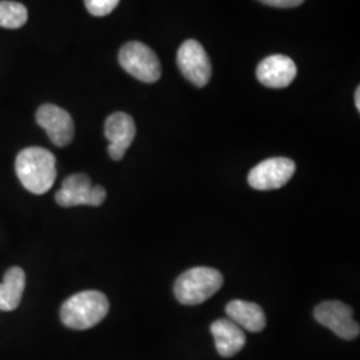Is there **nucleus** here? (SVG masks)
Returning a JSON list of instances; mask_svg holds the SVG:
<instances>
[{
	"instance_id": "3",
	"label": "nucleus",
	"mask_w": 360,
	"mask_h": 360,
	"mask_svg": "<svg viewBox=\"0 0 360 360\" xmlns=\"http://www.w3.org/2000/svg\"><path fill=\"white\" fill-rule=\"evenodd\" d=\"M223 275L211 267H193L178 278L174 292L184 306H196L215 295L223 285Z\"/></svg>"
},
{
	"instance_id": "17",
	"label": "nucleus",
	"mask_w": 360,
	"mask_h": 360,
	"mask_svg": "<svg viewBox=\"0 0 360 360\" xmlns=\"http://www.w3.org/2000/svg\"><path fill=\"white\" fill-rule=\"evenodd\" d=\"M263 4H267L271 7H278V8H294L300 6L304 0H259Z\"/></svg>"
},
{
	"instance_id": "6",
	"label": "nucleus",
	"mask_w": 360,
	"mask_h": 360,
	"mask_svg": "<svg viewBox=\"0 0 360 360\" xmlns=\"http://www.w3.org/2000/svg\"><path fill=\"white\" fill-rule=\"evenodd\" d=\"M295 163L288 158H271L260 162L248 174V184L259 191L284 187L295 174Z\"/></svg>"
},
{
	"instance_id": "14",
	"label": "nucleus",
	"mask_w": 360,
	"mask_h": 360,
	"mask_svg": "<svg viewBox=\"0 0 360 360\" xmlns=\"http://www.w3.org/2000/svg\"><path fill=\"white\" fill-rule=\"evenodd\" d=\"M26 287V274L20 267H13L4 274L0 283V309L13 311L20 304Z\"/></svg>"
},
{
	"instance_id": "15",
	"label": "nucleus",
	"mask_w": 360,
	"mask_h": 360,
	"mask_svg": "<svg viewBox=\"0 0 360 360\" xmlns=\"http://www.w3.org/2000/svg\"><path fill=\"white\" fill-rule=\"evenodd\" d=\"M27 19L28 13L22 3L10 0L0 1V27L16 30L25 26Z\"/></svg>"
},
{
	"instance_id": "16",
	"label": "nucleus",
	"mask_w": 360,
	"mask_h": 360,
	"mask_svg": "<svg viewBox=\"0 0 360 360\" xmlns=\"http://www.w3.org/2000/svg\"><path fill=\"white\" fill-rule=\"evenodd\" d=\"M120 0H84L87 11L94 16H105L115 10Z\"/></svg>"
},
{
	"instance_id": "13",
	"label": "nucleus",
	"mask_w": 360,
	"mask_h": 360,
	"mask_svg": "<svg viewBox=\"0 0 360 360\" xmlns=\"http://www.w3.org/2000/svg\"><path fill=\"white\" fill-rule=\"evenodd\" d=\"M226 312L229 319L250 333H260L267 324L263 309L252 302L231 300L226 307Z\"/></svg>"
},
{
	"instance_id": "10",
	"label": "nucleus",
	"mask_w": 360,
	"mask_h": 360,
	"mask_svg": "<svg viewBox=\"0 0 360 360\" xmlns=\"http://www.w3.org/2000/svg\"><path fill=\"white\" fill-rule=\"evenodd\" d=\"M104 135L110 142L108 155L114 160H120L135 139V122L129 114L115 112L107 117L104 124Z\"/></svg>"
},
{
	"instance_id": "8",
	"label": "nucleus",
	"mask_w": 360,
	"mask_h": 360,
	"mask_svg": "<svg viewBox=\"0 0 360 360\" xmlns=\"http://www.w3.org/2000/svg\"><path fill=\"white\" fill-rule=\"evenodd\" d=\"M314 316L324 327L342 339L352 340L359 336V323L354 319L352 309L338 300L323 302L314 311Z\"/></svg>"
},
{
	"instance_id": "1",
	"label": "nucleus",
	"mask_w": 360,
	"mask_h": 360,
	"mask_svg": "<svg viewBox=\"0 0 360 360\" xmlns=\"http://www.w3.org/2000/svg\"><path fill=\"white\" fill-rule=\"evenodd\" d=\"M15 171L27 191L43 195L56 179V158L46 148L28 147L16 156Z\"/></svg>"
},
{
	"instance_id": "2",
	"label": "nucleus",
	"mask_w": 360,
	"mask_h": 360,
	"mask_svg": "<svg viewBox=\"0 0 360 360\" xmlns=\"http://www.w3.org/2000/svg\"><path fill=\"white\" fill-rule=\"evenodd\" d=\"M110 309L107 296L101 291L89 290L68 297L60 309V319L72 330H89L103 321Z\"/></svg>"
},
{
	"instance_id": "12",
	"label": "nucleus",
	"mask_w": 360,
	"mask_h": 360,
	"mask_svg": "<svg viewBox=\"0 0 360 360\" xmlns=\"http://www.w3.org/2000/svg\"><path fill=\"white\" fill-rule=\"evenodd\" d=\"M211 334L214 336L219 355L223 358H231L245 347V333L231 319L215 321L211 324Z\"/></svg>"
},
{
	"instance_id": "18",
	"label": "nucleus",
	"mask_w": 360,
	"mask_h": 360,
	"mask_svg": "<svg viewBox=\"0 0 360 360\" xmlns=\"http://www.w3.org/2000/svg\"><path fill=\"white\" fill-rule=\"evenodd\" d=\"M355 105H356V110L360 111V89L358 87L356 89V92H355Z\"/></svg>"
},
{
	"instance_id": "11",
	"label": "nucleus",
	"mask_w": 360,
	"mask_h": 360,
	"mask_svg": "<svg viewBox=\"0 0 360 360\" xmlns=\"http://www.w3.org/2000/svg\"><path fill=\"white\" fill-rule=\"evenodd\" d=\"M297 74V68L291 58L285 55H271L263 59L257 68V80L270 89L288 87Z\"/></svg>"
},
{
	"instance_id": "4",
	"label": "nucleus",
	"mask_w": 360,
	"mask_h": 360,
	"mask_svg": "<svg viewBox=\"0 0 360 360\" xmlns=\"http://www.w3.org/2000/svg\"><path fill=\"white\" fill-rule=\"evenodd\" d=\"M119 63L131 77L144 83H155L162 75L159 58L142 41H129L119 52Z\"/></svg>"
},
{
	"instance_id": "5",
	"label": "nucleus",
	"mask_w": 360,
	"mask_h": 360,
	"mask_svg": "<svg viewBox=\"0 0 360 360\" xmlns=\"http://www.w3.org/2000/svg\"><path fill=\"white\" fill-rule=\"evenodd\" d=\"M107 193L102 186H92L86 174H74L65 178L55 200L60 207L92 206L103 205Z\"/></svg>"
},
{
	"instance_id": "9",
	"label": "nucleus",
	"mask_w": 360,
	"mask_h": 360,
	"mask_svg": "<svg viewBox=\"0 0 360 360\" xmlns=\"http://www.w3.org/2000/svg\"><path fill=\"white\" fill-rule=\"evenodd\" d=\"M37 122L58 147H65L72 142L75 126L71 115L55 104H43L37 111Z\"/></svg>"
},
{
	"instance_id": "7",
	"label": "nucleus",
	"mask_w": 360,
	"mask_h": 360,
	"mask_svg": "<svg viewBox=\"0 0 360 360\" xmlns=\"http://www.w3.org/2000/svg\"><path fill=\"white\" fill-rule=\"evenodd\" d=\"M178 65L180 72L187 80H190L196 87H205L208 84L212 67L203 46L193 39L183 41L178 51Z\"/></svg>"
}]
</instances>
